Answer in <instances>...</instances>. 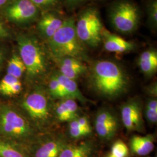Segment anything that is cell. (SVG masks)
I'll return each instance as SVG.
<instances>
[{
    "instance_id": "obj_22",
    "label": "cell",
    "mask_w": 157,
    "mask_h": 157,
    "mask_svg": "<svg viewBox=\"0 0 157 157\" xmlns=\"http://www.w3.org/2000/svg\"><path fill=\"white\" fill-rule=\"evenodd\" d=\"M146 13L149 28L155 32L157 29V0H149L147 2Z\"/></svg>"
},
{
    "instance_id": "obj_25",
    "label": "cell",
    "mask_w": 157,
    "mask_h": 157,
    "mask_svg": "<svg viewBox=\"0 0 157 157\" xmlns=\"http://www.w3.org/2000/svg\"><path fill=\"white\" fill-rule=\"evenodd\" d=\"M146 119L150 124H155L157 123V99H152L147 102L146 105Z\"/></svg>"
},
{
    "instance_id": "obj_16",
    "label": "cell",
    "mask_w": 157,
    "mask_h": 157,
    "mask_svg": "<svg viewBox=\"0 0 157 157\" xmlns=\"http://www.w3.org/2000/svg\"><path fill=\"white\" fill-rule=\"evenodd\" d=\"M141 71L147 76H151L157 72V52L150 48L141 54L138 60Z\"/></svg>"
},
{
    "instance_id": "obj_32",
    "label": "cell",
    "mask_w": 157,
    "mask_h": 157,
    "mask_svg": "<svg viewBox=\"0 0 157 157\" xmlns=\"http://www.w3.org/2000/svg\"><path fill=\"white\" fill-rule=\"evenodd\" d=\"M5 59V55L3 50L0 48V67L2 66Z\"/></svg>"
},
{
    "instance_id": "obj_1",
    "label": "cell",
    "mask_w": 157,
    "mask_h": 157,
    "mask_svg": "<svg viewBox=\"0 0 157 157\" xmlns=\"http://www.w3.org/2000/svg\"><path fill=\"white\" fill-rule=\"evenodd\" d=\"M91 82L95 91L107 98H115L127 89L129 81L124 69L116 62L101 60L91 69Z\"/></svg>"
},
{
    "instance_id": "obj_24",
    "label": "cell",
    "mask_w": 157,
    "mask_h": 157,
    "mask_svg": "<svg viewBox=\"0 0 157 157\" xmlns=\"http://www.w3.org/2000/svg\"><path fill=\"white\" fill-rule=\"evenodd\" d=\"M40 10L46 11H56L62 4L64 0H30Z\"/></svg>"
},
{
    "instance_id": "obj_12",
    "label": "cell",
    "mask_w": 157,
    "mask_h": 157,
    "mask_svg": "<svg viewBox=\"0 0 157 157\" xmlns=\"http://www.w3.org/2000/svg\"><path fill=\"white\" fill-rule=\"evenodd\" d=\"M101 37L104 48L108 52L124 53L132 51L135 48L133 43L127 41L115 34L111 33L104 28L102 29Z\"/></svg>"
},
{
    "instance_id": "obj_31",
    "label": "cell",
    "mask_w": 157,
    "mask_h": 157,
    "mask_svg": "<svg viewBox=\"0 0 157 157\" xmlns=\"http://www.w3.org/2000/svg\"><path fill=\"white\" fill-rule=\"evenodd\" d=\"M9 36V32L4 26V25L1 22H0V39L6 38Z\"/></svg>"
},
{
    "instance_id": "obj_3",
    "label": "cell",
    "mask_w": 157,
    "mask_h": 157,
    "mask_svg": "<svg viewBox=\"0 0 157 157\" xmlns=\"http://www.w3.org/2000/svg\"><path fill=\"white\" fill-rule=\"evenodd\" d=\"M17 43L27 76L33 80L43 76L47 71V63L39 40L33 36L19 34L17 37Z\"/></svg>"
},
{
    "instance_id": "obj_26",
    "label": "cell",
    "mask_w": 157,
    "mask_h": 157,
    "mask_svg": "<svg viewBox=\"0 0 157 157\" xmlns=\"http://www.w3.org/2000/svg\"><path fill=\"white\" fill-rule=\"evenodd\" d=\"M111 155L115 157H128L129 155L128 147L122 141H117L112 146Z\"/></svg>"
},
{
    "instance_id": "obj_27",
    "label": "cell",
    "mask_w": 157,
    "mask_h": 157,
    "mask_svg": "<svg viewBox=\"0 0 157 157\" xmlns=\"http://www.w3.org/2000/svg\"><path fill=\"white\" fill-rule=\"evenodd\" d=\"M69 132L70 136L74 139H78L88 135L78 124L77 118L70 121L69 125Z\"/></svg>"
},
{
    "instance_id": "obj_15",
    "label": "cell",
    "mask_w": 157,
    "mask_h": 157,
    "mask_svg": "<svg viewBox=\"0 0 157 157\" xmlns=\"http://www.w3.org/2000/svg\"><path fill=\"white\" fill-rule=\"evenodd\" d=\"M130 146L132 152L139 156H145L154 150V138L151 135L145 136H134L130 141Z\"/></svg>"
},
{
    "instance_id": "obj_4",
    "label": "cell",
    "mask_w": 157,
    "mask_h": 157,
    "mask_svg": "<svg viewBox=\"0 0 157 157\" xmlns=\"http://www.w3.org/2000/svg\"><path fill=\"white\" fill-rule=\"evenodd\" d=\"M108 15L113 29L124 34L134 33L140 23V8L130 0H119L113 2L109 7Z\"/></svg>"
},
{
    "instance_id": "obj_19",
    "label": "cell",
    "mask_w": 157,
    "mask_h": 157,
    "mask_svg": "<svg viewBox=\"0 0 157 157\" xmlns=\"http://www.w3.org/2000/svg\"><path fill=\"white\" fill-rule=\"evenodd\" d=\"M63 147L59 141H47L36 150L34 157H58Z\"/></svg>"
},
{
    "instance_id": "obj_14",
    "label": "cell",
    "mask_w": 157,
    "mask_h": 157,
    "mask_svg": "<svg viewBox=\"0 0 157 157\" xmlns=\"http://www.w3.org/2000/svg\"><path fill=\"white\" fill-rule=\"evenodd\" d=\"M78 105L75 100L65 98L56 108L57 119L61 122H70L78 117Z\"/></svg>"
},
{
    "instance_id": "obj_33",
    "label": "cell",
    "mask_w": 157,
    "mask_h": 157,
    "mask_svg": "<svg viewBox=\"0 0 157 157\" xmlns=\"http://www.w3.org/2000/svg\"><path fill=\"white\" fill-rule=\"evenodd\" d=\"M8 0H0V7L5 6Z\"/></svg>"
},
{
    "instance_id": "obj_10",
    "label": "cell",
    "mask_w": 157,
    "mask_h": 157,
    "mask_svg": "<svg viewBox=\"0 0 157 157\" xmlns=\"http://www.w3.org/2000/svg\"><path fill=\"white\" fill-rule=\"evenodd\" d=\"M65 19L56 11L44 12L40 17L37 25L40 37L48 41L62 26Z\"/></svg>"
},
{
    "instance_id": "obj_13",
    "label": "cell",
    "mask_w": 157,
    "mask_h": 157,
    "mask_svg": "<svg viewBox=\"0 0 157 157\" xmlns=\"http://www.w3.org/2000/svg\"><path fill=\"white\" fill-rule=\"evenodd\" d=\"M58 62L59 72L67 78L76 80L87 71L82 61L72 57H63L56 59Z\"/></svg>"
},
{
    "instance_id": "obj_9",
    "label": "cell",
    "mask_w": 157,
    "mask_h": 157,
    "mask_svg": "<svg viewBox=\"0 0 157 157\" xmlns=\"http://www.w3.org/2000/svg\"><path fill=\"white\" fill-rule=\"evenodd\" d=\"M121 117L124 127L128 130H143L144 121L141 108L138 102L131 100L124 104L121 108Z\"/></svg>"
},
{
    "instance_id": "obj_20",
    "label": "cell",
    "mask_w": 157,
    "mask_h": 157,
    "mask_svg": "<svg viewBox=\"0 0 157 157\" xmlns=\"http://www.w3.org/2000/svg\"><path fill=\"white\" fill-rule=\"evenodd\" d=\"M0 157H28V155L20 147L0 139Z\"/></svg>"
},
{
    "instance_id": "obj_23",
    "label": "cell",
    "mask_w": 157,
    "mask_h": 157,
    "mask_svg": "<svg viewBox=\"0 0 157 157\" xmlns=\"http://www.w3.org/2000/svg\"><path fill=\"white\" fill-rule=\"evenodd\" d=\"M48 91L51 96L56 98H68L67 94L58 81L56 74L51 77L48 83Z\"/></svg>"
},
{
    "instance_id": "obj_28",
    "label": "cell",
    "mask_w": 157,
    "mask_h": 157,
    "mask_svg": "<svg viewBox=\"0 0 157 157\" xmlns=\"http://www.w3.org/2000/svg\"><path fill=\"white\" fill-rule=\"evenodd\" d=\"M22 90V84L19 80L10 85L5 89L0 91V93L6 96H13L19 94Z\"/></svg>"
},
{
    "instance_id": "obj_8",
    "label": "cell",
    "mask_w": 157,
    "mask_h": 157,
    "mask_svg": "<svg viewBox=\"0 0 157 157\" xmlns=\"http://www.w3.org/2000/svg\"><path fill=\"white\" fill-rule=\"evenodd\" d=\"M40 10L30 0H15L6 8V19L18 25H28L39 17Z\"/></svg>"
},
{
    "instance_id": "obj_18",
    "label": "cell",
    "mask_w": 157,
    "mask_h": 157,
    "mask_svg": "<svg viewBox=\"0 0 157 157\" xmlns=\"http://www.w3.org/2000/svg\"><path fill=\"white\" fill-rule=\"evenodd\" d=\"M91 154L90 144L82 143L78 145L64 146L58 157H91Z\"/></svg>"
},
{
    "instance_id": "obj_2",
    "label": "cell",
    "mask_w": 157,
    "mask_h": 157,
    "mask_svg": "<svg viewBox=\"0 0 157 157\" xmlns=\"http://www.w3.org/2000/svg\"><path fill=\"white\" fill-rule=\"evenodd\" d=\"M47 42L55 59L72 57L82 61L87 58L86 49L77 35L73 17L65 18L62 26Z\"/></svg>"
},
{
    "instance_id": "obj_34",
    "label": "cell",
    "mask_w": 157,
    "mask_h": 157,
    "mask_svg": "<svg viewBox=\"0 0 157 157\" xmlns=\"http://www.w3.org/2000/svg\"><path fill=\"white\" fill-rule=\"evenodd\" d=\"M114 157V156H113V155H111H111H109V156H108V157Z\"/></svg>"
},
{
    "instance_id": "obj_5",
    "label": "cell",
    "mask_w": 157,
    "mask_h": 157,
    "mask_svg": "<svg viewBox=\"0 0 157 157\" xmlns=\"http://www.w3.org/2000/svg\"><path fill=\"white\" fill-rule=\"evenodd\" d=\"M75 28L78 39L85 46L96 48L100 45L104 27L96 8L89 7L81 12L75 21Z\"/></svg>"
},
{
    "instance_id": "obj_21",
    "label": "cell",
    "mask_w": 157,
    "mask_h": 157,
    "mask_svg": "<svg viewBox=\"0 0 157 157\" xmlns=\"http://www.w3.org/2000/svg\"><path fill=\"white\" fill-rule=\"evenodd\" d=\"M7 74L13 76L17 78L22 76L26 72V67L21 58L17 54H14L8 62Z\"/></svg>"
},
{
    "instance_id": "obj_11",
    "label": "cell",
    "mask_w": 157,
    "mask_h": 157,
    "mask_svg": "<svg viewBox=\"0 0 157 157\" xmlns=\"http://www.w3.org/2000/svg\"><path fill=\"white\" fill-rule=\"evenodd\" d=\"M118 122L115 117L107 110L98 112L95 120V128L97 135L104 139H110L116 134Z\"/></svg>"
},
{
    "instance_id": "obj_17",
    "label": "cell",
    "mask_w": 157,
    "mask_h": 157,
    "mask_svg": "<svg viewBox=\"0 0 157 157\" xmlns=\"http://www.w3.org/2000/svg\"><path fill=\"white\" fill-rule=\"evenodd\" d=\"M59 83L67 94V98L73 100H78L81 102H85L86 99L79 90L75 80L67 78L59 72L55 73Z\"/></svg>"
},
{
    "instance_id": "obj_6",
    "label": "cell",
    "mask_w": 157,
    "mask_h": 157,
    "mask_svg": "<svg viewBox=\"0 0 157 157\" xmlns=\"http://www.w3.org/2000/svg\"><path fill=\"white\" fill-rule=\"evenodd\" d=\"M32 133L28 121L22 114L10 106H0V135L11 140H23Z\"/></svg>"
},
{
    "instance_id": "obj_29",
    "label": "cell",
    "mask_w": 157,
    "mask_h": 157,
    "mask_svg": "<svg viewBox=\"0 0 157 157\" xmlns=\"http://www.w3.org/2000/svg\"><path fill=\"white\" fill-rule=\"evenodd\" d=\"M88 0H64V4L69 10L72 11L82 6Z\"/></svg>"
},
{
    "instance_id": "obj_30",
    "label": "cell",
    "mask_w": 157,
    "mask_h": 157,
    "mask_svg": "<svg viewBox=\"0 0 157 157\" xmlns=\"http://www.w3.org/2000/svg\"><path fill=\"white\" fill-rule=\"evenodd\" d=\"M77 121L80 126L84 130L87 135H89L91 132V128L89 124V121L86 117L77 118Z\"/></svg>"
},
{
    "instance_id": "obj_7",
    "label": "cell",
    "mask_w": 157,
    "mask_h": 157,
    "mask_svg": "<svg viewBox=\"0 0 157 157\" xmlns=\"http://www.w3.org/2000/svg\"><path fill=\"white\" fill-rule=\"evenodd\" d=\"M22 105L32 119L37 122L43 123L50 118L48 99L45 93L39 89L26 95L23 100Z\"/></svg>"
}]
</instances>
